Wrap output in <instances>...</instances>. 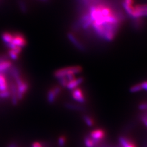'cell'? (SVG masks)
I'll use <instances>...</instances> for the list:
<instances>
[{
  "instance_id": "cell-1",
  "label": "cell",
  "mask_w": 147,
  "mask_h": 147,
  "mask_svg": "<svg viewBox=\"0 0 147 147\" xmlns=\"http://www.w3.org/2000/svg\"><path fill=\"white\" fill-rule=\"evenodd\" d=\"M82 71V68L81 66L75 65L58 69L54 72L53 76L56 79H58L71 75H75L76 74L81 73Z\"/></svg>"
},
{
  "instance_id": "cell-2",
  "label": "cell",
  "mask_w": 147,
  "mask_h": 147,
  "mask_svg": "<svg viewBox=\"0 0 147 147\" xmlns=\"http://www.w3.org/2000/svg\"><path fill=\"white\" fill-rule=\"evenodd\" d=\"M16 81V86L17 89V95L19 101L21 100L24 97L25 95L28 90L29 85L22 78L18 79Z\"/></svg>"
},
{
  "instance_id": "cell-3",
  "label": "cell",
  "mask_w": 147,
  "mask_h": 147,
  "mask_svg": "<svg viewBox=\"0 0 147 147\" xmlns=\"http://www.w3.org/2000/svg\"><path fill=\"white\" fill-rule=\"evenodd\" d=\"M61 88L59 86H55L51 89H49L47 93V102L50 104H53L61 93Z\"/></svg>"
},
{
  "instance_id": "cell-4",
  "label": "cell",
  "mask_w": 147,
  "mask_h": 147,
  "mask_svg": "<svg viewBox=\"0 0 147 147\" xmlns=\"http://www.w3.org/2000/svg\"><path fill=\"white\" fill-rule=\"evenodd\" d=\"M11 43L16 47H25L27 45L26 38L21 33H16L13 34V38Z\"/></svg>"
},
{
  "instance_id": "cell-5",
  "label": "cell",
  "mask_w": 147,
  "mask_h": 147,
  "mask_svg": "<svg viewBox=\"0 0 147 147\" xmlns=\"http://www.w3.org/2000/svg\"><path fill=\"white\" fill-rule=\"evenodd\" d=\"M142 16H147V5H137L134 7L132 18H139Z\"/></svg>"
},
{
  "instance_id": "cell-6",
  "label": "cell",
  "mask_w": 147,
  "mask_h": 147,
  "mask_svg": "<svg viewBox=\"0 0 147 147\" xmlns=\"http://www.w3.org/2000/svg\"><path fill=\"white\" fill-rule=\"evenodd\" d=\"M67 37L69 41L71 42L74 46H75L78 50L82 51L85 50L86 49L84 47V45L80 42V41L76 37H75V36L74 34L73 33L69 32L67 34Z\"/></svg>"
},
{
  "instance_id": "cell-7",
  "label": "cell",
  "mask_w": 147,
  "mask_h": 147,
  "mask_svg": "<svg viewBox=\"0 0 147 147\" xmlns=\"http://www.w3.org/2000/svg\"><path fill=\"white\" fill-rule=\"evenodd\" d=\"M72 98L74 100L80 103H84L86 101L84 94L82 90L79 88H76L73 90Z\"/></svg>"
},
{
  "instance_id": "cell-8",
  "label": "cell",
  "mask_w": 147,
  "mask_h": 147,
  "mask_svg": "<svg viewBox=\"0 0 147 147\" xmlns=\"http://www.w3.org/2000/svg\"><path fill=\"white\" fill-rule=\"evenodd\" d=\"M105 131L103 130L98 129L92 132L90 134V136L94 141L96 144H97L99 141L101 140L105 137Z\"/></svg>"
},
{
  "instance_id": "cell-9",
  "label": "cell",
  "mask_w": 147,
  "mask_h": 147,
  "mask_svg": "<svg viewBox=\"0 0 147 147\" xmlns=\"http://www.w3.org/2000/svg\"><path fill=\"white\" fill-rule=\"evenodd\" d=\"M134 0H123V7L128 15L132 17L134 13Z\"/></svg>"
},
{
  "instance_id": "cell-10",
  "label": "cell",
  "mask_w": 147,
  "mask_h": 147,
  "mask_svg": "<svg viewBox=\"0 0 147 147\" xmlns=\"http://www.w3.org/2000/svg\"><path fill=\"white\" fill-rule=\"evenodd\" d=\"M84 80L83 78H75L73 80L69 81L66 88L69 90H73L76 88H78L79 85L81 84L84 82Z\"/></svg>"
},
{
  "instance_id": "cell-11",
  "label": "cell",
  "mask_w": 147,
  "mask_h": 147,
  "mask_svg": "<svg viewBox=\"0 0 147 147\" xmlns=\"http://www.w3.org/2000/svg\"><path fill=\"white\" fill-rule=\"evenodd\" d=\"M12 63L4 58H0V73L4 74L11 68Z\"/></svg>"
},
{
  "instance_id": "cell-12",
  "label": "cell",
  "mask_w": 147,
  "mask_h": 147,
  "mask_svg": "<svg viewBox=\"0 0 147 147\" xmlns=\"http://www.w3.org/2000/svg\"><path fill=\"white\" fill-rule=\"evenodd\" d=\"M81 26L84 30L88 29L89 27L92 26V24L93 23V20H92L88 13L84 14V16H82L81 17Z\"/></svg>"
},
{
  "instance_id": "cell-13",
  "label": "cell",
  "mask_w": 147,
  "mask_h": 147,
  "mask_svg": "<svg viewBox=\"0 0 147 147\" xmlns=\"http://www.w3.org/2000/svg\"><path fill=\"white\" fill-rule=\"evenodd\" d=\"M11 103L14 106H16L18 104V98L17 95V89L16 83L12 82L11 84Z\"/></svg>"
},
{
  "instance_id": "cell-14",
  "label": "cell",
  "mask_w": 147,
  "mask_h": 147,
  "mask_svg": "<svg viewBox=\"0 0 147 147\" xmlns=\"http://www.w3.org/2000/svg\"><path fill=\"white\" fill-rule=\"evenodd\" d=\"M1 38L3 42H5V45H8L12 42L13 38V34H11L10 32H5L2 33L1 35Z\"/></svg>"
},
{
  "instance_id": "cell-15",
  "label": "cell",
  "mask_w": 147,
  "mask_h": 147,
  "mask_svg": "<svg viewBox=\"0 0 147 147\" xmlns=\"http://www.w3.org/2000/svg\"><path fill=\"white\" fill-rule=\"evenodd\" d=\"M8 84L4 74L0 73V92L8 90Z\"/></svg>"
},
{
  "instance_id": "cell-16",
  "label": "cell",
  "mask_w": 147,
  "mask_h": 147,
  "mask_svg": "<svg viewBox=\"0 0 147 147\" xmlns=\"http://www.w3.org/2000/svg\"><path fill=\"white\" fill-rule=\"evenodd\" d=\"M119 141L122 147H136L135 145L133 143L130 142L125 137H120Z\"/></svg>"
},
{
  "instance_id": "cell-17",
  "label": "cell",
  "mask_w": 147,
  "mask_h": 147,
  "mask_svg": "<svg viewBox=\"0 0 147 147\" xmlns=\"http://www.w3.org/2000/svg\"><path fill=\"white\" fill-rule=\"evenodd\" d=\"M65 106L68 109L73 110L80 111L82 109L81 106H79V105H75V104H71V103H69V102L65 104Z\"/></svg>"
},
{
  "instance_id": "cell-18",
  "label": "cell",
  "mask_w": 147,
  "mask_h": 147,
  "mask_svg": "<svg viewBox=\"0 0 147 147\" xmlns=\"http://www.w3.org/2000/svg\"><path fill=\"white\" fill-rule=\"evenodd\" d=\"M84 143L87 147H94L95 144H96V143L94 142V141L90 137H86L85 138Z\"/></svg>"
},
{
  "instance_id": "cell-19",
  "label": "cell",
  "mask_w": 147,
  "mask_h": 147,
  "mask_svg": "<svg viewBox=\"0 0 147 147\" xmlns=\"http://www.w3.org/2000/svg\"><path fill=\"white\" fill-rule=\"evenodd\" d=\"M142 89V86L141 84H138L132 86L130 88V92L132 93H135L141 91Z\"/></svg>"
},
{
  "instance_id": "cell-20",
  "label": "cell",
  "mask_w": 147,
  "mask_h": 147,
  "mask_svg": "<svg viewBox=\"0 0 147 147\" xmlns=\"http://www.w3.org/2000/svg\"><path fill=\"white\" fill-rule=\"evenodd\" d=\"M83 118H84V120L85 123L88 126L91 127V126L94 125V121L90 117L86 115V116H84Z\"/></svg>"
},
{
  "instance_id": "cell-21",
  "label": "cell",
  "mask_w": 147,
  "mask_h": 147,
  "mask_svg": "<svg viewBox=\"0 0 147 147\" xmlns=\"http://www.w3.org/2000/svg\"><path fill=\"white\" fill-rule=\"evenodd\" d=\"M11 97V92L9 89L6 90L5 91L0 92V98L5 99H8Z\"/></svg>"
},
{
  "instance_id": "cell-22",
  "label": "cell",
  "mask_w": 147,
  "mask_h": 147,
  "mask_svg": "<svg viewBox=\"0 0 147 147\" xmlns=\"http://www.w3.org/2000/svg\"><path fill=\"white\" fill-rule=\"evenodd\" d=\"M8 55L9 57L11 58V59L13 60V61H16L19 58V55L17 53H16L14 50L10 49L9 51H8Z\"/></svg>"
},
{
  "instance_id": "cell-23",
  "label": "cell",
  "mask_w": 147,
  "mask_h": 147,
  "mask_svg": "<svg viewBox=\"0 0 147 147\" xmlns=\"http://www.w3.org/2000/svg\"><path fill=\"white\" fill-rule=\"evenodd\" d=\"M59 84L63 87H67V84L68 83L69 81L67 77H64V78H61L59 79H57Z\"/></svg>"
},
{
  "instance_id": "cell-24",
  "label": "cell",
  "mask_w": 147,
  "mask_h": 147,
  "mask_svg": "<svg viewBox=\"0 0 147 147\" xmlns=\"http://www.w3.org/2000/svg\"><path fill=\"white\" fill-rule=\"evenodd\" d=\"M66 143V138L65 136H61L58 138V144L59 147H63Z\"/></svg>"
},
{
  "instance_id": "cell-25",
  "label": "cell",
  "mask_w": 147,
  "mask_h": 147,
  "mask_svg": "<svg viewBox=\"0 0 147 147\" xmlns=\"http://www.w3.org/2000/svg\"><path fill=\"white\" fill-rule=\"evenodd\" d=\"M138 109L141 111H147V102L140 104L138 106Z\"/></svg>"
},
{
  "instance_id": "cell-26",
  "label": "cell",
  "mask_w": 147,
  "mask_h": 147,
  "mask_svg": "<svg viewBox=\"0 0 147 147\" xmlns=\"http://www.w3.org/2000/svg\"><path fill=\"white\" fill-rule=\"evenodd\" d=\"M20 8L22 11H26V5H25V4L24 2L21 1L20 2Z\"/></svg>"
},
{
  "instance_id": "cell-27",
  "label": "cell",
  "mask_w": 147,
  "mask_h": 147,
  "mask_svg": "<svg viewBox=\"0 0 147 147\" xmlns=\"http://www.w3.org/2000/svg\"><path fill=\"white\" fill-rule=\"evenodd\" d=\"M142 86V89H144L147 91V81H145L141 84Z\"/></svg>"
},
{
  "instance_id": "cell-28",
  "label": "cell",
  "mask_w": 147,
  "mask_h": 147,
  "mask_svg": "<svg viewBox=\"0 0 147 147\" xmlns=\"http://www.w3.org/2000/svg\"><path fill=\"white\" fill-rule=\"evenodd\" d=\"M32 147H42V146L39 142H34L32 144Z\"/></svg>"
},
{
  "instance_id": "cell-29",
  "label": "cell",
  "mask_w": 147,
  "mask_h": 147,
  "mask_svg": "<svg viewBox=\"0 0 147 147\" xmlns=\"http://www.w3.org/2000/svg\"><path fill=\"white\" fill-rule=\"evenodd\" d=\"M142 119L143 121L147 120V112L143 115V116L142 117Z\"/></svg>"
},
{
  "instance_id": "cell-30",
  "label": "cell",
  "mask_w": 147,
  "mask_h": 147,
  "mask_svg": "<svg viewBox=\"0 0 147 147\" xmlns=\"http://www.w3.org/2000/svg\"><path fill=\"white\" fill-rule=\"evenodd\" d=\"M143 122H144V125L147 127V120H146V121H143Z\"/></svg>"
}]
</instances>
